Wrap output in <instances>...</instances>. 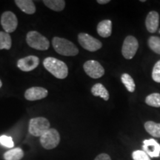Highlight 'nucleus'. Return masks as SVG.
<instances>
[{
    "instance_id": "nucleus-1",
    "label": "nucleus",
    "mask_w": 160,
    "mask_h": 160,
    "mask_svg": "<svg viewBox=\"0 0 160 160\" xmlns=\"http://www.w3.org/2000/svg\"><path fill=\"white\" fill-rule=\"evenodd\" d=\"M43 65L56 78L60 79H65L68 75V68L64 62L54 57H47L44 59Z\"/></svg>"
},
{
    "instance_id": "nucleus-2",
    "label": "nucleus",
    "mask_w": 160,
    "mask_h": 160,
    "mask_svg": "<svg viewBox=\"0 0 160 160\" xmlns=\"http://www.w3.org/2000/svg\"><path fill=\"white\" fill-rule=\"evenodd\" d=\"M53 47L57 53L65 57H73L79 53V49L73 42L65 38L53 37L52 39Z\"/></svg>"
},
{
    "instance_id": "nucleus-3",
    "label": "nucleus",
    "mask_w": 160,
    "mask_h": 160,
    "mask_svg": "<svg viewBox=\"0 0 160 160\" xmlns=\"http://www.w3.org/2000/svg\"><path fill=\"white\" fill-rule=\"evenodd\" d=\"M26 42L30 47L38 51H47L50 47L48 39L35 31H29L27 33Z\"/></svg>"
},
{
    "instance_id": "nucleus-4",
    "label": "nucleus",
    "mask_w": 160,
    "mask_h": 160,
    "mask_svg": "<svg viewBox=\"0 0 160 160\" xmlns=\"http://www.w3.org/2000/svg\"><path fill=\"white\" fill-rule=\"evenodd\" d=\"M49 121L45 117L32 118L29 122L28 132L33 137H40L51 128Z\"/></svg>"
},
{
    "instance_id": "nucleus-5",
    "label": "nucleus",
    "mask_w": 160,
    "mask_h": 160,
    "mask_svg": "<svg viewBox=\"0 0 160 160\" xmlns=\"http://www.w3.org/2000/svg\"><path fill=\"white\" fill-rule=\"evenodd\" d=\"M40 143L46 150H52L57 148L60 142V135L57 130L50 128L40 137Z\"/></svg>"
},
{
    "instance_id": "nucleus-6",
    "label": "nucleus",
    "mask_w": 160,
    "mask_h": 160,
    "mask_svg": "<svg viewBox=\"0 0 160 160\" xmlns=\"http://www.w3.org/2000/svg\"><path fill=\"white\" fill-rule=\"evenodd\" d=\"M78 41L84 49L91 52L97 51L102 47V44L99 40L89 35L88 33H80L78 35Z\"/></svg>"
},
{
    "instance_id": "nucleus-7",
    "label": "nucleus",
    "mask_w": 160,
    "mask_h": 160,
    "mask_svg": "<svg viewBox=\"0 0 160 160\" xmlns=\"http://www.w3.org/2000/svg\"><path fill=\"white\" fill-rule=\"evenodd\" d=\"M139 48L138 40L133 36H128L124 40L122 53L125 59H131L134 57Z\"/></svg>"
},
{
    "instance_id": "nucleus-8",
    "label": "nucleus",
    "mask_w": 160,
    "mask_h": 160,
    "mask_svg": "<svg viewBox=\"0 0 160 160\" xmlns=\"http://www.w3.org/2000/svg\"><path fill=\"white\" fill-rule=\"evenodd\" d=\"M84 71L87 75L93 79H99L105 74V69L99 62L96 60H88L83 65Z\"/></svg>"
},
{
    "instance_id": "nucleus-9",
    "label": "nucleus",
    "mask_w": 160,
    "mask_h": 160,
    "mask_svg": "<svg viewBox=\"0 0 160 160\" xmlns=\"http://www.w3.org/2000/svg\"><path fill=\"white\" fill-rule=\"evenodd\" d=\"M1 25L6 33H9L15 31L18 26V19L13 12L5 11L2 14Z\"/></svg>"
},
{
    "instance_id": "nucleus-10",
    "label": "nucleus",
    "mask_w": 160,
    "mask_h": 160,
    "mask_svg": "<svg viewBox=\"0 0 160 160\" xmlns=\"http://www.w3.org/2000/svg\"><path fill=\"white\" fill-rule=\"evenodd\" d=\"M39 64V59L36 56H28L17 61V67L21 71L29 72L37 68Z\"/></svg>"
},
{
    "instance_id": "nucleus-11",
    "label": "nucleus",
    "mask_w": 160,
    "mask_h": 160,
    "mask_svg": "<svg viewBox=\"0 0 160 160\" xmlns=\"http://www.w3.org/2000/svg\"><path fill=\"white\" fill-rule=\"evenodd\" d=\"M142 151L151 158L159 157L160 144L154 139H145L143 141Z\"/></svg>"
},
{
    "instance_id": "nucleus-12",
    "label": "nucleus",
    "mask_w": 160,
    "mask_h": 160,
    "mask_svg": "<svg viewBox=\"0 0 160 160\" xmlns=\"http://www.w3.org/2000/svg\"><path fill=\"white\" fill-rule=\"evenodd\" d=\"M48 90L42 87H32L25 91V98L28 101H37L47 97Z\"/></svg>"
},
{
    "instance_id": "nucleus-13",
    "label": "nucleus",
    "mask_w": 160,
    "mask_h": 160,
    "mask_svg": "<svg viewBox=\"0 0 160 160\" xmlns=\"http://www.w3.org/2000/svg\"><path fill=\"white\" fill-rule=\"evenodd\" d=\"M159 15L157 11H151L145 20L146 28L150 33H155L159 28Z\"/></svg>"
},
{
    "instance_id": "nucleus-14",
    "label": "nucleus",
    "mask_w": 160,
    "mask_h": 160,
    "mask_svg": "<svg viewBox=\"0 0 160 160\" xmlns=\"http://www.w3.org/2000/svg\"><path fill=\"white\" fill-rule=\"evenodd\" d=\"M97 33L100 37L108 38L112 33V22L109 19L101 21L97 25Z\"/></svg>"
},
{
    "instance_id": "nucleus-15",
    "label": "nucleus",
    "mask_w": 160,
    "mask_h": 160,
    "mask_svg": "<svg viewBox=\"0 0 160 160\" xmlns=\"http://www.w3.org/2000/svg\"><path fill=\"white\" fill-rule=\"evenodd\" d=\"M17 7L27 14H33L36 12L35 4L32 0H16Z\"/></svg>"
},
{
    "instance_id": "nucleus-16",
    "label": "nucleus",
    "mask_w": 160,
    "mask_h": 160,
    "mask_svg": "<svg viewBox=\"0 0 160 160\" xmlns=\"http://www.w3.org/2000/svg\"><path fill=\"white\" fill-rule=\"evenodd\" d=\"M91 93L94 97H100L105 101H108L109 99L108 91L105 88V86L101 83L95 84L92 87Z\"/></svg>"
},
{
    "instance_id": "nucleus-17",
    "label": "nucleus",
    "mask_w": 160,
    "mask_h": 160,
    "mask_svg": "<svg viewBox=\"0 0 160 160\" xmlns=\"http://www.w3.org/2000/svg\"><path fill=\"white\" fill-rule=\"evenodd\" d=\"M25 155L23 150L20 148H15L9 151H6L4 153L3 157L5 160H20Z\"/></svg>"
},
{
    "instance_id": "nucleus-18",
    "label": "nucleus",
    "mask_w": 160,
    "mask_h": 160,
    "mask_svg": "<svg viewBox=\"0 0 160 160\" xmlns=\"http://www.w3.org/2000/svg\"><path fill=\"white\" fill-rule=\"evenodd\" d=\"M146 131L156 138H160V123H157L153 121H148L145 123Z\"/></svg>"
},
{
    "instance_id": "nucleus-19",
    "label": "nucleus",
    "mask_w": 160,
    "mask_h": 160,
    "mask_svg": "<svg viewBox=\"0 0 160 160\" xmlns=\"http://www.w3.org/2000/svg\"><path fill=\"white\" fill-rule=\"evenodd\" d=\"M43 3L52 11L57 12L63 11L65 7V1L64 0H44Z\"/></svg>"
},
{
    "instance_id": "nucleus-20",
    "label": "nucleus",
    "mask_w": 160,
    "mask_h": 160,
    "mask_svg": "<svg viewBox=\"0 0 160 160\" xmlns=\"http://www.w3.org/2000/svg\"><path fill=\"white\" fill-rule=\"evenodd\" d=\"M12 45V39L9 33L0 31V50H10Z\"/></svg>"
},
{
    "instance_id": "nucleus-21",
    "label": "nucleus",
    "mask_w": 160,
    "mask_h": 160,
    "mask_svg": "<svg viewBox=\"0 0 160 160\" xmlns=\"http://www.w3.org/2000/svg\"><path fill=\"white\" fill-rule=\"evenodd\" d=\"M121 80L122 82L123 83V85L125 86V88L129 92L132 93V92L135 91L136 85L134 80H133V78L129 74H128V73H123L121 77Z\"/></svg>"
},
{
    "instance_id": "nucleus-22",
    "label": "nucleus",
    "mask_w": 160,
    "mask_h": 160,
    "mask_svg": "<svg viewBox=\"0 0 160 160\" xmlns=\"http://www.w3.org/2000/svg\"><path fill=\"white\" fill-rule=\"evenodd\" d=\"M145 102L151 107H160V93H153L148 96L145 99Z\"/></svg>"
},
{
    "instance_id": "nucleus-23",
    "label": "nucleus",
    "mask_w": 160,
    "mask_h": 160,
    "mask_svg": "<svg viewBox=\"0 0 160 160\" xmlns=\"http://www.w3.org/2000/svg\"><path fill=\"white\" fill-rule=\"evenodd\" d=\"M148 46L152 51L157 54H160V37H151L148 39Z\"/></svg>"
},
{
    "instance_id": "nucleus-24",
    "label": "nucleus",
    "mask_w": 160,
    "mask_h": 160,
    "mask_svg": "<svg viewBox=\"0 0 160 160\" xmlns=\"http://www.w3.org/2000/svg\"><path fill=\"white\" fill-rule=\"evenodd\" d=\"M132 158L133 160H151V157L142 150H137L133 151L132 153Z\"/></svg>"
},
{
    "instance_id": "nucleus-25",
    "label": "nucleus",
    "mask_w": 160,
    "mask_h": 160,
    "mask_svg": "<svg viewBox=\"0 0 160 160\" xmlns=\"http://www.w3.org/2000/svg\"><path fill=\"white\" fill-rule=\"evenodd\" d=\"M0 144L4 147L8 148H13L14 146L13 139L12 137H8V136L2 135L0 137Z\"/></svg>"
},
{
    "instance_id": "nucleus-26",
    "label": "nucleus",
    "mask_w": 160,
    "mask_h": 160,
    "mask_svg": "<svg viewBox=\"0 0 160 160\" xmlns=\"http://www.w3.org/2000/svg\"><path fill=\"white\" fill-rule=\"evenodd\" d=\"M152 78L156 82L160 83V60L153 66V71H152Z\"/></svg>"
},
{
    "instance_id": "nucleus-27",
    "label": "nucleus",
    "mask_w": 160,
    "mask_h": 160,
    "mask_svg": "<svg viewBox=\"0 0 160 160\" xmlns=\"http://www.w3.org/2000/svg\"><path fill=\"white\" fill-rule=\"evenodd\" d=\"M94 160H111V158L107 153H100L95 158Z\"/></svg>"
},
{
    "instance_id": "nucleus-28",
    "label": "nucleus",
    "mask_w": 160,
    "mask_h": 160,
    "mask_svg": "<svg viewBox=\"0 0 160 160\" xmlns=\"http://www.w3.org/2000/svg\"><path fill=\"white\" fill-rule=\"evenodd\" d=\"M97 2L101 5H105V4L110 2V0H97Z\"/></svg>"
},
{
    "instance_id": "nucleus-29",
    "label": "nucleus",
    "mask_w": 160,
    "mask_h": 160,
    "mask_svg": "<svg viewBox=\"0 0 160 160\" xmlns=\"http://www.w3.org/2000/svg\"><path fill=\"white\" fill-rule=\"evenodd\" d=\"M2 82L1 79H0V88H2Z\"/></svg>"
},
{
    "instance_id": "nucleus-30",
    "label": "nucleus",
    "mask_w": 160,
    "mask_h": 160,
    "mask_svg": "<svg viewBox=\"0 0 160 160\" xmlns=\"http://www.w3.org/2000/svg\"><path fill=\"white\" fill-rule=\"evenodd\" d=\"M140 2H145V0H141V1H140Z\"/></svg>"
},
{
    "instance_id": "nucleus-31",
    "label": "nucleus",
    "mask_w": 160,
    "mask_h": 160,
    "mask_svg": "<svg viewBox=\"0 0 160 160\" xmlns=\"http://www.w3.org/2000/svg\"><path fill=\"white\" fill-rule=\"evenodd\" d=\"M159 33H160V29H159Z\"/></svg>"
}]
</instances>
